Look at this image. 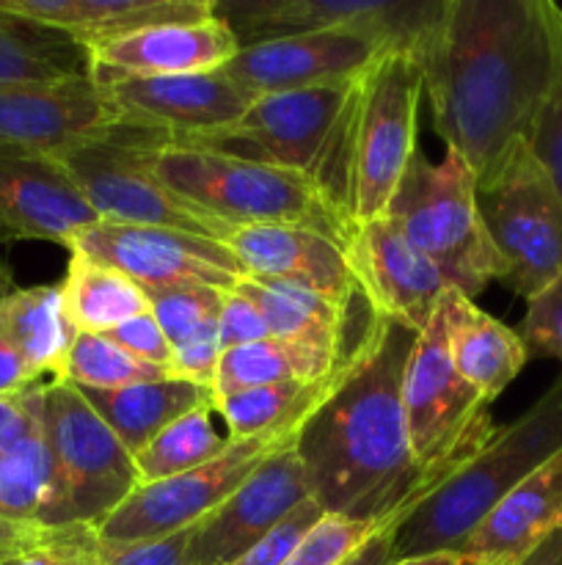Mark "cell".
<instances>
[{"mask_svg": "<svg viewBox=\"0 0 562 565\" xmlns=\"http://www.w3.org/2000/svg\"><path fill=\"white\" fill-rule=\"evenodd\" d=\"M556 3L444 0L419 50L433 127L477 185L532 138L556 75Z\"/></svg>", "mask_w": 562, "mask_h": 565, "instance_id": "cell-1", "label": "cell"}, {"mask_svg": "<svg viewBox=\"0 0 562 565\" xmlns=\"http://www.w3.org/2000/svg\"><path fill=\"white\" fill-rule=\"evenodd\" d=\"M419 334L369 312L345 351L339 384L295 441L325 513L386 522L433 494L419 475L402 408V373Z\"/></svg>", "mask_w": 562, "mask_h": 565, "instance_id": "cell-2", "label": "cell"}, {"mask_svg": "<svg viewBox=\"0 0 562 565\" xmlns=\"http://www.w3.org/2000/svg\"><path fill=\"white\" fill-rule=\"evenodd\" d=\"M422 61L383 50L353 86L328 191L353 226L380 218L417 158Z\"/></svg>", "mask_w": 562, "mask_h": 565, "instance_id": "cell-3", "label": "cell"}, {"mask_svg": "<svg viewBox=\"0 0 562 565\" xmlns=\"http://www.w3.org/2000/svg\"><path fill=\"white\" fill-rule=\"evenodd\" d=\"M562 452V375L397 527L395 561L461 552L483 519Z\"/></svg>", "mask_w": 562, "mask_h": 565, "instance_id": "cell-4", "label": "cell"}, {"mask_svg": "<svg viewBox=\"0 0 562 565\" xmlns=\"http://www.w3.org/2000/svg\"><path fill=\"white\" fill-rule=\"evenodd\" d=\"M158 177L231 226H303L350 246L356 226L312 174L169 141L154 160Z\"/></svg>", "mask_w": 562, "mask_h": 565, "instance_id": "cell-5", "label": "cell"}, {"mask_svg": "<svg viewBox=\"0 0 562 565\" xmlns=\"http://www.w3.org/2000/svg\"><path fill=\"white\" fill-rule=\"evenodd\" d=\"M171 141L165 130L119 119L102 136L55 154L99 221L185 232L207 241L229 243L237 226L215 218L171 191L158 177L154 160Z\"/></svg>", "mask_w": 562, "mask_h": 565, "instance_id": "cell-6", "label": "cell"}, {"mask_svg": "<svg viewBox=\"0 0 562 565\" xmlns=\"http://www.w3.org/2000/svg\"><path fill=\"white\" fill-rule=\"evenodd\" d=\"M386 215L441 270L446 285L472 301L505 276L479 218L477 180L452 149L441 163L417 154Z\"/></svg>", "mask_w": 562, "mask_h": 565, "instance_id": "cell-7", "label": "cell"}, {"mask_svg": "<svg viewBox=\"0 0 562 565\" xmlns=\"http://www.w3.org/2000/svg\"><path fill=\"white\" fill-rule=\"evenodd\" d=\"M402 408L413 461L433 489L472 461L499 430L490 419V403L452 364L444 298L408 353Z\"/></svg>", "mask_w": 562, "mask_h": 565, "instance_id": "cell-8", "label": "cell"}, {"mask_svg": "<svg viewBox=\"0 0 562 565\" xmlns=\"http://www.w3.org/2000/svg\"><path fill=\"white\" fill-rule=\"evenodd\" d=\"M353 86L356 83L262 94L231 125L176 138L174 143L303 171L323 182L328 191Z\"/></svg>", "mask_w": 562, "mask_h": 565, "instance_id": "cell-9", "label": "cell"}, {"mask_svg": "<svg viewBox=\"0 0 562 565\" xmlns=\"http://www.w3.org/2000/svg\"><path fill=\"white\" fill-rule=\"evenodd\" d=\"M485 232L516 296L532 298L562 270V199L529 143L477 185Z\"/></svg>", "mask_w": 562, "mask_h": 565, "instance_id": "cell-10", "label": "cell"}, {"mask_svg": "<svg viewBox=\"0 0 562 565\" xmlns=\"http://www.w3.org/2000/svg\"><path fill=\"white\" fill-rule=\"evenodd\" d=\"M301 430H275V434L231 441L218 458L204 467L158 483H141L102 524L91 530L99 541L108 544H132V541L165 539L180 530L196 527L246 483L259 463L295 445Z\"/></svg>", "mask_w": 562, "mask_h": 565, "instance_id": "cell-11", "label": "cell"}, {"mask_svg": "<svg viewBox=\"0 0 562 565\" xmlns=\"http://www.w3.org/2000/svg\"><path fill=\"white\" fill-rule=\"evenodd\" d=\"M44 436L72 524L97 527L141 486L136 458L69 381H44Z\"/></svg>", "mask_w": 562, "mask_h": 565, "instance_id": "cell-12", "label": "cell"}, {"mask_svg": "<svg viewBox=\"0 0 562 565\" xmlns=\"http://www.w3.org/2000/svg\"><path fill=\"white\" fill-rule=\"evenodd\" d=\"M444 0H215V14L253 44L295 33H358L419 55Z\"/></svg>", "mask_w": 562, "mask_h": 565, "instance_id": "cell-13", "label": "cell"}, {"mask_svg": "<svg viewBox=\"0 0 562 565\" xmlns=\"http://www.w3.org/2000/svg\"><path fill=\"white\" fill-rule=\"evenodd\" d=\"M69 254H86L97 263L110 265L143 290L213 287L226 292L237 279L248 276L226 243L158 226L99 221L69 243Z\"/></svg>", "mask_w": 562, "mask_h": 565, "instance_id": "cell-14", "label": "cell"}, {"mask_svg": "<svg viewBox=\"0 0 562 565\" xmlns=\"http://www.w3.org/2000/svg\"><path fill=\"white\" fill-rule=\"evenodd\" d=\"M347 259L369 312L422 334L450 290L441 270L389 218L356 226Z\"/></svg>", "mask_w": 562, "mask_h": 565, "instance_id": "cell-15", "label": "cell"}, {"mask_svg": "<svg viewBox=\"0 0 562 565\" xmlns=\"http://www.w3.org/2000/svg\"><path fill=\"white\" fill-rule=\"evenodd\" d=\"M383 50L358 33H295L242 44L224 75L253 97L356 83Z\"/></svg>", "mask_w": 562, "mask_h": 565, "instance_id": "cell-16", "label": "cell"}, {"mask_svg": "<svg viewBox=\"0 0 562 565\" xmlns=\"http://www.w3.org/2000/svg\"><path fill=\"white\" fill-rule=\"evenodd\" d=\"M306 500L312 486L292 445L259 463L229 500L193 527L191 565H229Z\"/></svg>", "mask_w": 562, "mask_h": 565, "instance_id": "cell-17", "label": "cell"}, {"mask_svg": "<svg viewBox=\"0 0 562 565\" xmlns=\"http://www.w3.org/2000/svg\"><path fill=\"white\" fill-rule=\"evenodd\" d=\"M119 121L105 88L88 81L0 88V149L55 154L102 136Z\"/></svg>", "mask_w": 562, "mask_h": 565, "instance_id": "cell-18", "label": "cell"}, {"mask_svg": "<svg viewBox=\"0 0 562 565\" xmlns=\"http://www.w3.org/2000/svg\"><path fill=\"white\" fill-rule=\"evenodd\" d=\"M99 86L119 119L158 127L169 132L171 141L231 125L257 99L226 77L224 70L202 75L116 77Z\"/></svg>", "mask_w": 562, "mask_h": 565, "instance_id": "cell-19", "label": "cell"}, {"mask_svg": "<svg viewBox=\"0 0 562 565\" xmlns=\"http://www.w3.org/2000/svg\"><path fill=\"white\" fill-rule=\"evenodd\" d=\"M94 224L99 215L58 160L0 149V243L50 241L69 248Z\"/></svg>", "mask_w": 562, "mask_h": 565, "instance_id": "cell-20", "label": "cell"}, {"mask_svg": "<svg viewBox=\"0 0 562 565\" xmlns=\"http://www.w3.org/2000/svg\"><path fill=\"white\" fill-rule=\"evenodd\" d=\"M240 50L218 14L196 22H165L88 47L94 83L116 77L202 75L224 70Z\"/></svg>", "mask_w": 562, "mask_h": 565, "instance_id": "cell-21", "label": "cell"}, {"mask_svg": "<svg viewBox=\"0 0 562 565\" xmlns=\"http://www.w3.org/2000/svg\"><path fill=\"white\" fill-rule=\"evenodd\" d=\"M226 246L248 276L306 287L350 309L361 296L347 248L303 226H240Z\"/></svg>", "mask_w": 562, "mask_h": 565, "instance_id": "cell-22", "label": "cell"}, {"mask_svg": "<svg viewBox=\"0 0 562 565\" xmlns=\"http://www.w3.org/2000/svg\"><path fill=\"white\" fill-rule=\"evenodd\" d=\"M0 9L66 33L88 50L143 28L207 20L215 0H0Z\"/></svg>", "mask_w": 562, "mask_h": 565, "instance_id": "cell-23", "label": "cell"}, {"mask_svg": "<svg viewBox=\"0 0 562 565\" xmlns=\"http://www.w3.org/2000/svg\"><path fill=\"white\" fill-rule=\"evenodd\" d=\"M562 527V452L505 497L457 555L472 565H516Z\"/></svg>", "mask_w": 562, "mask_h": 565, "instance_id": "cell-24", "label": "cell"}, {"mask_svg": "<svg viewBox=\"0 0 562 565\" xmlns=\"http://www.w3.org/2000/svg\"><path fill=\"white\" fill-rule=\"evenodd\" d=\"M444 318L452 364L485 401L494 403L529 362L521 334L452 287L444 292Z\"/></svg>", "mask_w": 562, "mask_h": 565, "instance_id": "cell-25", "label": "cell"}, {"mask_svg": "<svg viewBox=\"0 0 562 565\" xmlns=\"http://www.w3.org/2000/svg\"><path fill=\"white\" fill-rule=\"evenodd\" d=\"M80 395L132 458L182 414L198 406H215V390L180 379L147 381L121 390H80Z\"/></svg>", "mask_w": 562, "mask_h": 565, "instance_id": "cell-26", "label": "cell"}, {"mask_svg": "<svg viewBox=\"0 0 562 565\" xmlns=\"http://www.w3.org/2000/svg\"><path fill=\"white\" fill-rule=\"evenodd\" d=\"M0 320L36 381H64L75 337L80 334L64 307L61 285L0 292Z\"/></svg>", "mask_w": 562, "mask_h": 565, "instance_id": "cell-27", "label": "cell"}, {"mask_svg": "<svg viewBox=\"0 0 562 565\" xmlns=\"http://www.w3.org/2000/svg\"><path fill=\"white\" fill-rule=\"evenodd\" d=\"M91 58L66 33L0 9V88L88 81Z\"/></svg>", "mask_w": 562, "mask_h": 565, "instance_id": "cell-28", "label": "cell"}, {"mask_svg": "<svg viewBox=\"0 0 562 565\" xmlns=\"http://www.w3.org/2000/svg\"><path fill=\"white\" fill-rule=\"evenodd\" d=\"M231 290L246 296L259 309L270 337L306 342V345L323 348L331 353H342L347 348V307H339L320 292L287 285V281L257 279V276H242Z\"/></svg>", "mask_w": 562, "mask_h": 565, "instance_id": "cell-29", "label": "cell"}, {"mask_svg": "<svg viewBox=\"0 0 562 565\" xmlns=\"http://www.w3.org/2000/svg\"><path fill=\"white\" fill-rule=\"evenodd\" d=\"M0 516L33 530L72 527L69 500L44 430L0 456Z\"/></svg>", "mask_w": 562, "mask_h": 565, "instance_id": "cell-30", "label": "cell"}, {"mask_svg": "<svg viewBox=\"0 0 562 565\" xmlns=\"http://www.w3.org/2000/svg\"><path fill=\"white\" fill-rule=\"evenodd\" d=\"M345 359V356H342ZM339 367L323 381H281V384L253 386V390L231 392V395L215 397V414L224 419L231 441L253 439L275 430H301L312 419V414L331 397L334 386L339 384Z\"/></svg>", "mask_w": 562, "mask_h": 565, "instance_id": "cell-31", "label": "cell"}, {"mask_svg": "<svg viewBox=\"0 0 562 565\" xmlns=\"http://www.w3.org/2000/svg\"><path fill=\"white\" fill-rule=\"evenodd\" d=\"M347 351V348H345ZM342 353L323 351V348L306 345V342H290L279 340V337H268V340L251 342V345L231 348L224 351L218 364V375H215V397L231 395V392L253 390V386L281 384V381H323L325 375L334 373L339 367Z\"/></svg>", "mask_w": 562, "mask_h": 565, "instance_id": "cell-32", "label": "cell"}, {"mask_svg": "<svg viewBox=\"0 0 562 565\" xmlns=\"http://www.w3.org/2000/svg\"><path fill=\"white\" fill-rule=\"evenodd\" d=\"M64 307L77 331L105 334L125 320L149 312L143 287L110 265L86 254H72L66 279L61 285Z\"/></svg>", "mask_w": 562, "mask_h": 565, "instance_id": "cell-33", "label": "cell"}, {"mask_svg": "<svg viewBox=\"0 0 562 565\" xmlns=\"http://www.w3.org/2000/svg\"><path fill=\"white\" fill-rule=\"evenodd\" d=\"M213 414L215 406H198L160 430L136 456L141 483H158L218 458L231 445V439L215 430Z\"/></svg>", "mask_w": 562, "mask_h": 565, "instance_id": "cell-34", "label": "cell"}, {"mask_svg": "<svg viewBox=\"0 0 562 565\" xmlns=\"http://www.w3.org/2000/svg\"><path fill=\"white\" fill-rule=\"evenodd\" d=\"M163 379H171L169 370L141 362L116 345L110 337L88 334V331L75 337L64 375V381H69L77 390H121V386Z\"/></svg>", "mask_w": 562, "mask_h": 565, "instance_id": "cell-35", "label": "cell"}, {"mask_svg": "<svg viewBox=\"0 0 562 565\" xmlns=\"http://www.w3.org/2000/svg\"><path fill=\"white\" fill-rule=\"evenodd\" d=\"M143 292H147L149 312L169 337L171 348L218 320L220 296H224L213 287H163V290Z\"/></svg>", "mask_w": 562, "mask_h": 565, "instance_id": "cell-36", "label": "cell"}, {"mask_svg": "<svg viewBox=\"0 0 562 565\" xmlns=\"http://www.w3.org/2000/svg\"><path fill=\"white\" fill-rule=\"evenodd\" d=\"M400 516H406V513H400ZM386 522H391V519H386ZM386 522H364V519L325 513L303 535V541L295 546V552L284 565H342L347 557L356 555Z\"/></svg>", "mask_w": 562, "mask_h": 565, "instance_id": "cell-37", "label": "cell"}, {"mask_svg": "<svg viewBox=\"0 0 562 565\" xmlns=\"http://www.w3.org/2000/svg\"><path fill=\"white\" fill-rule=\"evenodd\" d=\"M193 527L180 530L174 535L152 541H132V544H108L99 541L97 533L80 524V555L86 565H191Z\"/></svg>", "mask_w": 562, "mask_h": 565, "instance_id": "cell-38", "label": "cell"}, {"mask_svg": "<svg viewBox=\"0 0 562 565\" xmlns=\"http://www.w3.org/2000/svg\"><path fill=\"white\" fill-rule=\"evenodd\" d=\"M556 75L551 83V92L545 97L543 110L538 116L532 138H529V149L543 166L545 174L554 182L556 193L562 199V9L556 6Z\"/></svg>", "mask_w": 562, "mask_h": 565, "instance_id": "cell-39", "label": "cell"}, {"mask_svg": "<svg viewBox=\"0 0 562 565\" xmlns=\"http://www.w3.org/2000/svg\"><path fill=\"white\" fill-rule=\"evenodd\" d=\"M521 340L529 356H549L562 362V270L543 290L527 298Z\"/></svg>", "mask_w": 562, "mask_h": 565, "instance_id": "cell-40", "label": "cell"}, {"mask_svg": "<svg viewBox=\"0 0 562 565\" xmlns=\"http://www.w3.org/2000/svg\"><path fill=\"white\" fill-rule=\"evenodd\" d=\"M323 516L325 511L312 497V500L298 505L284 522L275 524L264 539H259L257 544L248 546V550L229 565H284L290 561L292 552H295V546L303 541V535H306Z\"/></svg>", "mask_w": 562, "mask_h": 565, "instance_id": "cell-41", "label": "cell"}, {"mask_svg": "<svg viewBox=\"0 0 562 565\" xmlns=\"http://www.w3.org/2000/svg\"><path fill=\"white\" fill-rule=\"evenodd\" d=\"M44 430V381L14 395H0V456L36 439Z\"/></svg>", "mask_w": 562, "mask_h": 565, "instance_id": "cell-42", "label": "cell"}, {"mask_svg": "<svg viewBox=\"0 0 562 565\" xmlns=\"http://www.w3.org/2000/svg\"><path fill=\"white\" fill-rule=\"evenodd\" d=\"M220 356H224V348H220L218 320H213V323H207L204 329H198L196 334L182 340L180 345H174L169 375L171 379L191 381V384L209 386V390H213Z\"/></svg>", "mask_w": 562, "mask_h": 565, "instance_id": "cell-43", "label": "cell"}, {"mask_svg": "<svg viewBox=\"0 0 562 565\" xmlns=\"http://www.w3.org/2000/svg\"><path fill=\"white\" fill-rule=\"evenodd\" d=\"M105 337H110L116 345H121L127 353L141 359V362L154 364V367L169 370L171 356H174V348H171L169 337L163 334L158 320L152 318V312L125 320L116 329L105 331Z\"/></svg>", "mask_w": 562, "mask_h": 565, "instance_id": "cell-44", "label": "cell"}, {"mask_svg": "<svg viewBox=\"0 0 562 565\" xmlns=\"http://www.w3.org/2000/svg\"><path fill=\"white\" fill-rule=\"evenodd\" d=\"M218 337L220 348L231 351V348L251 345V342L268 340L270 331L259 309L248 301L246 296L235 290H226L220 296V312H218Z\"/></svg>", "mask_w": 562, "mask_h": 565, "instance_id": "cell-45", "label": "cell"}, {"mask_svg": "<svg viewBox=\"0 0 562 565\" xmlns=\"http://www.w3.org/2000/svg\"><path fill=\"white\" fill-rule=\"evenodd\" d=\"M77 539H80V524L61 530H42L39 539L9 565H86Z\"/></svg>", "mask_w": 562, "mask_h": 565, "instance_id": "cell-46", "label": "cell"}, {"mask_svg": "<svg viewBox=\"0 0 562 565\" xmlns=\"http://www.w3.org/2000/svg\"><path fill=\"white\" fill-rule=\"evenodd\" d=\"M31 384H39V381L31 375L25 359L20 356L3 320H0V395H14Z\"/></svg>", "mask_w": 562, "mask_h": 565, "instance_id": "cell-47", "label": "cell"}, {"mask_svg": "<svg viewBox=\"0 0 562 565\" xmlns=\"http://www.w3.org/2000/svg\"><path fill=\"white\" fill-rule=\"evenodd\" d=\"M408 516H411V513L386 522L383 527H380L378 533H375L372 539H369L367 544L356 552V555L347 557L342 565H391L395 563V535H397V527H400Z\"/></svg>", "mask_w": 562, "mask_h": 565, "instance_id": "cell-48", "label": "cell"}, {"mask_svg": "<svg viewBox=\"0 0 562 565\" xmlns=\"http://www.w3.org/2000/svg\"><path fill=\"white\" fill-rule=\"evenodd\" d=\"M516 565H562V527H556L549 539L540 541V544Z\"/></svg>", "mask_w": 562, "mask_h": 565, "instance_id": "cell-49", "label": "cell"}, {"mask_svg": "<svg viewBox=\"0 0 562 565\" xmlns=\"http://www.w3.org/2000/svg\"><path fill=\"white\" fill-rule=\"evenodd\" d=\"M42 530L25 527V524H17L11 519L0 516V544H11V546H31L33 541L39 539Z\"/></svg>", "mask_w": 562, "mask_h": 565, "instance_id": "cell-50", "label": "cell"}, {"mask_svg": "<svg viewBox=\"0 0 562 565\" xmlns=\"http://www.w3.org/2000/svg\"><path fill=\"white\" fill-rule=\"evenodd\" d=\"M391 565H472L457 552H435V555L411 557V561H395Z\"/></svg>", "mask_w": 562, "mask_h": 565, "instance_id": "cell-51", "label": "cell"}, {"mask_svg": "<svg viewBox=\"0 0 562 565\" xmlns=\"http://www.w3.org/2000/svg\"><path fill=\"white\" fill-rule=\"evenodd\" d=\"M28 546H11V544H0V565H9L11 561H17V557L25 552Z\"/></svg>", "mask_w": 562, "mask_h": 565, "instance_id": "cell-52", "label": "cell"}]
</instances>
